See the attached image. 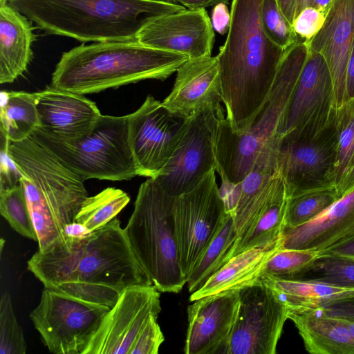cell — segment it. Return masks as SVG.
I'll use <instances>...</instances> for the list:
<instances>
[{
    "label": "cell",
    "instance_id": "1",
    "mask_svg": "<svg viewBox=\"0 0 354 354\" xmlns=\"http://www.w3.org/2000/svg\"><path fill=\"white\" fill-rule=\"evenodd\" d=\"M27 265L44 288L110 308L127 288L153 285L116 218L86 236L37 250Z\"/></svg>",
    "mask_w": 354,
    "mask_h": 354
},
{
    "label": "cell",
    "instance_id": "2",
    "mask_svg": "<svg viewBox=\"0 0 354 354\" xmlns=\"http://www.w3.org/2000/svg\"><path fill=\"white\" fill-rule=\"evenodd\" d=\"M262 0H232L231 24L218 59L226 120L234 132L248 127L272 89L284 50L265 33Z\"/></svg>",
    "mask_w": 354,
    "mask_h": 354
},
{
    "label": "cell",
    "instance_id": "3",
    "mask_svg": "<svg viewBox=\"0 0 354 354\" xmlns=\"http://www.w3.org/2000/svg\"><path fill=\"white\" fill-rule=\"evenodd\" d=\"M309 51V42L303 39L284 50L270 93L243 131L234 132L224 116L219 118L215 170L223 183L235 187L257 166L277 169L279 126Z\"/></svg>",
    "mask_w": 354,
    "mask_h": 354
},
{
    "label": "cell",
    "instance_id": "4",
    "mask_svg": "<svg viewBox=\"0 0 354 354\" xmlns=\"http://www.w3.org/2000/svg\"><path fill=\"white\" fill-rule=\"evenodd\" d=\"M188 59L136 39L82 44L62 53L50 86L84 95L145 80H165Z\"/></svg>",
    "mask_w": 354,
    "mask_h": 354
},
{
    "label": "cell",
    "instance_id": "5",
    "mask_svg": "<svg viewBox=\"0 0 354 354\" xmlns=\"http://www.w3.org/2000/svg\"><path fill=\"white\" fill-rule=\"evenodd\" d=\"M49 35L82 42L136 39L149 19L185 10L166 0H9Z\"/></svg>",
    "mask_w": 354,
    "mask_h": 354
},
{
    "label": "cell",
    "instance_id": "6",
    "mask_svg": "<svg viewBox=\"0 0 354 354\" xmlns=\"http://www.w3.org/2000/svg\"><path fill=\"white\" fill-rule=\"evenodd\" d=\"M9 152L22 175L37 250L48 252L65 241V226L88 196L84 181L31 137L10 142Z\"/></svg>",
    "mask_w": 354,
    "mask_h": 354
},
{
    "label": "cell",
    "instance_id": "7",
    "mask_svg": "<svg viewBox=\"0 0 354 354\" xmlns=\"http://www.w3.org/2000/svg\"><path fill=\"white\" fill-rule=\"evenodd\" d=\"M175 198L155 178H148L138 189L124 227L138 261L160 292L178 293L187 282L179 263Z\"/></svg>",
    "mask_w": 354,
    "mask_h": 354
},
{
    "label": "cell",
    "instance_id": "8",
    "mask_svg": "<svg viewBox=\"0 0 354 354\" xmlns=\"http://www.w3.org/2000/svg\"><path fill=\"white\" fill-rule=\"evenodd\" d=\"M82 180L121 181L138 176L129 137L128 115H102L93 131L72 142L38 129L31 136Z\"/></svg>",
    "mask_w": 354,
    "mask_h": 354
},
{
    "label": "cell",
    "instance_id": "9",
    "mask_svg": "<svg viewBox=\"0 0 354 354\" xmlns=\"http://www.w3.org/2000/svg\"><path fill=\"white\" fill-rule=\"evenodd\" d=\"M160 292L154 286L127 288L104 316L82 354H146L159 327Z\"/></svg>",
    "mask_w": 354,
    "mask_h": 354
},
{
    "label": "cell",
    "instance_id": "10",
    "mask_svg": "<svg viewBox=\"0 0 354 354\" xmlns=\"http://www.w3.org/2000/svg\"><path fill=\"white\" fill-rule=\"evenodd\" d=\"M109 309L44 288L30 318L50 352L82 354Z\"/></svg>",
    "mask_w": 354,
    "mask_h": 354
},
{
    "label": "cell",
    "instance_id": "11",
    "mask_svg": "<svg viewBox=\"0 0 354 354\" xmlns=\"http://www.w3.org/2000/svg\"><path fill=\"white\" fill-rule=\"evenodd\" d=\"M215 171V169L209 171L195 188L175 198L174 216L179 263L186 279L228 214Z\"/></svg>",
    "mask_w": 354,
    "mask_h": 354
},
{
    "label": "cell",
    "instance_id": "12",
    "mask_svg": "<svg viewBox=\"0 0 354 354\" xmlns=\"http://www.w3.org/2000/svg\"><path fill=\"white\" fill-rule=\"evenodd\" d=\"M335 120L336 112L328 124L313 136L281 137L277 170L288 198L311 190L336 188Z\"/></svg>",
    "mask_w": 354,
    "mask_h": 354
},
{
    "label": "cell",
    "instance_id": "13",
    "mask_svg": "<svg viewBox=\"0 0 354 354\" xmlns=\"http://www.w3.org/2000/svg\"><path fill=\"white\" fill-rule=\"evenodd\" d=\"M239 306L225 354H275L288 307L270 288L256 281L239 290Z\"/></svg>",
    "mask_w": 354,
    "mask_h": 354
},
{
    "label": "cell",
    "instance_id": "14",
    "mask_svg": "<svg viewBox=\"0 0 354 354\" xmlns=\"http://www.w3.org/2000/svg\"><path fill=\"white\" fill-rule=\"evenodd\" d=\"M221 116L223 112L205 110L185 119L173 153L155 178L171 196L190 192L216 169L215 135Z\"/></svg>",
    "mask_w": 354,
    "mask_h": 354
},
{
    "label": "cell",
    "instance_id": "15",
    "mask_svg": "<svg viewBox=\"0 0 354 354\" xmlns=\"http://www.w3.org/2000/svg\"><path fill=\"white\" fill-rule=\"evenodd\" d=\"M336 109L327 63L320 53L310 50L281 120L278 135H314L328 124Z\"/></svg>",
    "mask_w": 354,
    "mask_h": 354
},
{
    "label": "cell",
    "instance_id": "16",
    "mask_svg": "<svg viewBox=\"0 0 354 354\" xmlns=\"http://www.w3.org/2000/svg\"><path fill=\"white\" fill-rule=\"evenodd\" d=\"M127 115L129 142L138 176L156 178L173 153L185 119L171 114L151 95Z\"/></svg>",
    "mask_w": 354,
    "mask_h": 354
},
{
    "label": "cell",
    "instance_id": "17",
    "mask_svg": "<svg viewBox=\"0 0 354 354\" xmlns=\"http://www.w3.org/2000/svg\"><path fill=\"white\" fill-rule=\"evenodd\" d=\"M136 39L148 47L197 58L211 56L214 32L205 8L185 9L148 20Z\"/></svg>",
    "mask_w": 354,
    "mask_h": 354
},
{
    "label": "cell",
    "instance_id": "18",
    "mask_svg": "<svg viewBox=\"0 0 354 354\" xmlns=\"http://www.w3.org/2000/svg\"><path fill=\"white\" fill-rule=\"evenodd\" d=\"M239 306V290L205 296L189 305L185 353L225 354Z\"/></svg>",
    "mask_w": 354,
    "mask_h": 354
},
{
    "label": "cell",
    "instance_id": "19",
    "mask_svg": "<svg viewBox=\"0 0 354 354\" xmlns=\"http://www.w3.org/2000/svg\"><path fill=\"white\" fill-rule=\"evenodd\" d=\"M176 73L172 90L162 102L171 114L187 119L205 110L223 112L217 56L189 58Z\"/></svg>",
    "mask_w": 354,
    "mask_h": 354
},
{
    "label": "cell",
    "instance_id": "20",
    "mask_svg": "<svg viewBox=\"0 0 354 354\" xmlns=\"http://www.w3.org/2000/svg\"><path fill=\"white\" fill-rule=\"evenodd\" d=\"M35 95L39 129L62 141L86 136L102 115L95 103L84 95L52 86Z\"/></svg>",
    "mask_w": 354,
    "mask_h": 354
},
{
    "label": "cell",
    "instance_id": "21",
    "mask_svg": "<svg viewBox=\"0 0 354 354\" xmlns=\"http://www.w3.org/2000/svg\"><path fill=\"white\" fill-rule=\"evenodd\" d=\"M353 40L354 0H333L323 26L309 41V46L327 63L337 108L346 100L347 65Z\"/></svg>",
    "mask_w": 354,
    "mask_h": 354
},
{
    "label": "cell",
    "instance_id": "22",
    "mask_svg": "<svg viewBox=\"0 0 354 354\" xmlns=\"http://www.w3.org/2000/svg\"><path fill=\"white\" fill-rule=\"evenodd\" d=\"M354 236V189L313 220L286 230L282 248L323 252Z\"/></svg>",
    "mask_w": 354,
    "mask_h": 354
},
{
    "label": "cell",
    "instance_id": "23",
    "mask_svg": "<svg viewBox=\"0 0 354 354\" xmlns=\"http://www.w3.org/2000/svg\"><path fill=\"white\" fill-rule=\"evenodd\" d=\"M288 319L311 354H354V339L342 317L322 306L288 308Z\"/></svg>",
    "mask_w": 354,
    "mask_h": 354
},
{
    "label": "cell",
    "instance_id": "24",
    "mask_svg": "<svg viewBox=\"0 0 354 354\" xmlns=\"http://www.w3.org/2000/svg\"><path fill=\"white\" fill-rule=\"evenodd\" d=\"M32 21L8 3L0 5V83L21 75L33 58L32 44L37 37Z\"/></svg>",
    "mask_w": 354,
    "mask_h": 354
},
{
    "label": "cell",
    "instance_id": "25",
    "mask_svg": "<svg viewBox=\"0 0 354 354\" xmlns=\"http://www.w3.org/2000/svg\"><path fill=\"white\" fill-rule=\"evenodd\" d=\"M281 245L252 248L232 257L197 291L192 293L190 301L219 292L239 290L258 279L266 262Z\"/></svg>",
    "mask_w": 354,
    "mask_h": 354
},
{
    "label": "cell",
    "instance_id": "26",
    "mask_svg": "<svg viewBox=\"0 0 354 354\" xmlns=\"http://www.w3.org/2000/svg\"><path fill=\"white\" fill-rule=\"evenodd\" d=\"M1 134L11 142L30 138L39 127L35 93H1Z\"/></svg>",
    "mask_w": 354,
    "mask_h": 354
},
{
    "label": "cell",
    "instance_id": "27",
    "mask_svg": "<svg viewBox=\"0 0 354 354\" xmlns=\"http://www.w3.org/2000/svg\"><path fill=\"white\" fill-rule=\"evenodd\" d=\"M287 200L286 190L284 189L252 227L237 239L232 258L252 248L282 246Z\"/></svg>",
    "mask_w": 354,
    "mask_h": 354
},
{
    "label": "cell",
    "instance_id": "28",
    "mask_svg": "<svg viewBox=\"0 0 354 354\" xmlns=\"http://www.w3.org/2000/svg\"><path fill=\"white\" fill-rule=\"evenodd\" d=\"M238 234L233 218L228 213L221 230L201 256L187 279L190 293L205 283L231 259Z\"/></svg>",
    "mask_w": 354,
    "mask_h": 354
},
{
    "label": "cell",
    "instance_id": "29",
    "mask_svg": "<svg viewBox=\"0 0 354 354\" xmlns=\"http://www.w3.org/2000/svg\"><path fill=\"white\" fill-rule=\"evenodd\" d=\"M129 201V195L122 189L107 187L84 199L74 221L83 224L91 232L96 231L114 219Z\"/></svg>",
    "mask_w": 354,
    "mask_h": 354
},
{
    "label": "cell",
    "instance_id": "30",
    "mask_svg": "<svg viewBox=\"0 0 354 354\" xmlns=\"http://www.w3.org/2000/svg\"><path fill=\"white\" fill-rule=\"evenodd\" d=\"M295 280L354 288V258L319 252Z\"/></svg>",
    "mask_w": 354,
    "mask_h": 354
},
{
    "label": "cell",
    "instance_id": "31",
    "mask_svg": "<svg viewBox=\"0 0 354 354\" xmlns=\"http://www.w3.org/2000/svg\"><path fill=\"white\" fill-rule=\"evenodd\" d=\"M338 198L335 187L311 190L288 198L285 231L316 218Z\"/></svg>",
    "mask_w": 354,
    "mask_h": 354
},
{
    "label": "cell",
    "instance_id": "32",
    "mask_svg": "<svg viewBox=\"0 0 354 354\" xmlns=\"http://www.w3.org/2000/svg\"><path fill=\"white\" fill-rule=\"evenodd\" d=\"M0 213L20 235L37 242L22 184L0 192Z\"/></svg>",
    "mask_w": 354,
    "mask_h": 354
},
{
    "label": "cell",
    "instance_id": "33",
    "mask_svg": "<svg viewBox=\"0 0 354 354\" xmlns=\"http://www.w3.org/2000/svg\"><path fill=\"white\" fill-rule=\"evenodd\" d=\"M317 254L313 250L281 248L266 262L258 279L271 277L295 280L312 264Z\"/></svg>",
    "mask_w": 354,
    "mask_h": 354
},
{
    "label": "cell",
    "instance_id": "34",
    "mask_svg": "<svg viewBox=\"0 0 354 354\" xmlns=\"http://www.w3.org/2000/svg\"><path fill=\"white\" fill-rule=\"evenodd\" d=\"M337 160L336 187L349 168L354 154V97L336 109Z\"/></svg>",
    "mask_w": 354,
    "mask_h": 354
},
{
    "label": "cell",
    "instance_id": "35",
    "mask_svg": "<svg viewBox=\"0 0 354 354\" xmlns=\"http://www.w3.org/2000/svg\"><path fill=\"white\" fill-rule=\"evenodd\" d=\"M27 344L7 292L0 300V354H25Z\"/></svg>",
    "mask_w": 354,
    "mask_h": 354
},
{
    "label": "cell",
    "instance_id": "36",
    "mask_svg": "<svg viewBox=\"0 0 354 354\" xmlns=\"http://www.w3.org/2000/svg\"><path fill=\"white\" fill-rule=\"evenodd\" d=\"M260 19L267 36L283 50L299 39L292 25L281 10L277 0H262Z\"/></svg>",
    "mask_w": 354,
    "mask_h": 354
},
{
    "label": "cell",
    "instance_id": "37",
    "mask_svg": "<svg viewBox=\"0 0 354 354\" xmlns=\"http://www.w3.org/2000/svg\"><path fill=\"white\" fill-rule=\"evenodd\" d=\"M325 19L315 8L307 7L296 17L292 26L298 37L309 41L322 28Z\"/></svg>",
    "mask_w": 354,
    "mask_h": 354
},
{
    "label": "cell",
    "instance_id": "38",
    "mask_svg": "<svg viewBox=\"0 0 354 354\" xmlns=\"http://www.w3.org/2000/svg\"><path fill=\"white\" fill-rule=\"evenodd\" d=\"M10 141L1 134L0 192L20 184L22 175L9 152Z\"/></svg>",
    "mask_w": 354,
    "mask_h": 354
},
{
    "label": "cell",
    "instance_id": "39",
    "mask_svg": "<svg viewBox=\"0 0 354 354\" xmlns=\"http://www.w3.org/2000/svg\"><path fill=\"white\" fill-rule=\"evenodd\" d=\"M319 306L332 315L354 319V292L323 301Z\"/></svg>",
    "mask_w": 354,
    "mask_h": 354
},
{
    "label": "cell",
    "instance_id": "40",
    "mask_svg": "<svg viewBox=\"0 0 354 354\" xmlns=\"http://www.w3.org/2000/svg\"><path fill=\"white\" fill-rule=\"evenodd\" d=\"M226 4L221 2L215 5L212 13L213 28L221 35L227 33L231 24V14Z\"/></svg>",
    "mask_w": 354,
    "mask_h": 354
},
{
    "label": "cell",
    "instance_id": "41",
    "mask_svg": "<svg viewBox=\"0 0 354 354\" xmlns=\"http://www.w3.org/2000/svg\"><path fill=\"white\" fill-rule=\"evenodd\" d=\"M169 2L183 6L190 10H198L214 6L219 3H227L229 0H166Z\"/></svg>",
    "mask_w": 354,
    "mask_h": 354
},
{
    "label": "cell",
    "instance_id": "42",
    "mask_svg": "<svg viewBox=\"0 0 354 354\" xmlns=\"http://www.w3.org/2000/svg\"><path fill=\"white\" fill-rule=\"evenodd\" d=\"M354 189V162L348 169L336 187L338 197L340 198Z\"/></svg>",
    "mask_w": 354,
    "mask_h": 354
},
{
    "label": "cell",
    "instance_id": "43",
    "mask_svg": "<svg viewBox=\"0 0 354 354\" xmlns=\"http://www.w3.org/2000/svg\"><path fill=\"white\" fill-rule=\"evenodd\" d=\"M353 97H354V40L347 65L345 102Z\"/></svg>",
    "mask_w": 354,
    "mask_h": 354
},
{
    "label": "cell",
    "instance_id": "44",
    "mask_svg": "<svg viewBox=\"0 0 354 354\" xmlns=\"http://www.w3.org/2000/svg\"><path fill=\"white\" fill-rule=\"evenodd\" d=\"M321 252L332 253L354 258V236Z\"/></svg>",
    "mask_w": 354,
    "mask_h": 354
},
{
    "label": "cell",
    "instance_id": "45",
    "mask_svg": "<svg viewBox=\"0 0 354 354\" xmlns=\"http://www.w3.org/2000/svg\"><path fill=\"white\" fill-rule=\"evenodd\" d=\"M91 232L82 223L73 222L67 224L64 227V234L66 238L80 239L89 234ZM66 240V239H65Z\"/></svg>",
    "mask_w": 354,
    "mask_h": 354
},
{
    "label": "cell",
    "instance_id": "46",
    "mask_svg": "<svg viewBox=\"0 0 354 354\" xmlns=\"http://www.w3.org/2000/svg\"><path fill=\"white\" fill-rule=\"evenodd\" d=\"M283 14L292 25L295 19L297 0H277Z\"/></svg>",
    "mask_w": 354,
    "mask_h": 354
},
{
    "label": "cell",
    "instance_id": "47",
    "mask_svg": "<svg viewBox=\"0 0 354 354\" xmlns=\"http://www.w3.org/2000/svg\"><path fill=\"white\" fill-rule=\"evenodd\" d=\"M333 0H313L312 7L315 8L325 16Z\"/></svg>",
    "mask_w": 354,
    "mask_h": 354
},
{
    "label": "cell",
    "instance_id": "48",
    "mask_svg": "<svg viewBox=\"0 0 354 354\" xmlns=\"http://www.w3.org/2000/svg\"><path fill=\"white\" fill-rule=\"evenodd\" d=\"M312 5L313 0H297L295 19L301 12V10L307 7H312Z\"/></svg>",
    "mask_w": 354,
    "mask_h": 354
},
{
    "label": "cell",
    "instance_id": "49",
    "mask_svg": "<svg viewBox=\"0 0 354 354\" xmlns=\"http://www.w3.org/2000/svg\"><path fill=\"white\" fill-rule=\"evenodd\" d=\"M342 318L344 324L348 328L349 331L351 332L352 337L354 339V319H349V318H345V317H342Z\"/></svg>",
    "mask_w": 354,
    "mask_h": 354
},
{
    "label": "cell",
    "instance_id": "50",
    "mask_svg": "<svg viewBox=\"0 0 354 354\" xmlns=\"http://www.w3.org/2000/svg\"><path fill=\"white\" fill-rule=\"evenodd\" d=\"M9 0H0V5H4L8 3Z\"/></svg>",
    "mask_w": 354,
    "mask_h": 354
},
{
    "label": "cell",
    "instance_id": "51",
    "mask_svg": "<svg viewBox=\"0 0 354 354\" xmlns=\"http://www.w3.org/2000/svg\"><path fill=\"white\" fill-rule=\"evenodd\" d=\"M354 162V154H353V158H352V161H351V165ZM350 165V166H351Z\"/></svg>",
    "mask_w": 354,
    "mask_h": 354
}]
</instances>
